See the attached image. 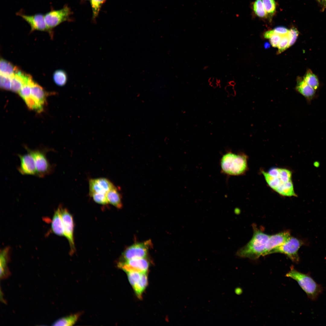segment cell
<instances>
[{
	"label": "cell",
	"mask_w": 326,
	"mask_h": 326,
	"mask_svg": "<svg viewBox=\"0 0 326 326\" xmlns=\"http://www.w3.org/2000/svg\"><path fill=\"white\" fill-rule=\"evenodd\" d=\"M268 186L281 195L296 197L292 181V173L289 169L273 168L267 171H261Z\"/></svg>",
	"instance_id": "obj_1"
},
{
	"label": "cell",
	"mask_w": 326,
	"mask_h": 326,
	"mask_svg": "<svg viewBox=\"0 0 326 326\" xmlns=\"http://www.w3.org/2000/svg\"><path fill=\"white\" fill-rule=\"evenodd\" d=\"M254 233L251 240L238 252L239 256L256 259L264 256L266 245L270 235L253 226Z\"/></svg>",
	"instance_id": "obj_2"
},
{
	"label": "cell",
	"mask_w": 326,
	"mask_h": 326,
	"mask_svg": "<svg viewBox=\"0 0 326 326\" xmlns=\"http://www.w3.org/2000/svg\"><path fill=\"white\" fill-rule=\"evenodd\" d=\"M222 171L229 175H239L244 174L248 169L247 157L242 154L229 152L224 155L220 160Z\"/></svg>",
	"instance_id": "obj_3"
},
{
	"label": "cell",
	"mask_w": 326,
	"mask_h": 326,
	"mask_svg": "<svg viewBox=\"0 0 326 326\" xmlns=\"http://www.w3.org/2000/svg\"><path fill=\"white\" fill-rule=\"evenodd\" d=\"M290 268L286 276L296 281L310 299L316 300L322 292L321 285L317 283L308 273L299 271L292 266Z\"/></svg>",
	"instance_id": "obj_4"
},
{
	"label": "cell",
	"mask_w": 326,
	"mask_h": 326,
	"mask_svg": "<svg viewBox=\"0 0 326 326\" xmlns=\"http://www.w3.org/2000/svg\"><path fill=\"white\" fill-rule=\"evenodd\" d=\"M27 151L33 156L37 171V176L43 178L53 173L55 166L51 164L47 157V149L31 150L26 148Z\"/></svg>",
	"instance_id": "obj_5"
},
{
	"label": "cell",
	"mask_w": 326,
	"mask_h": 326,
	"mask_svg": "<svg viewBox=\"0 0 326 326\" xmlns=\"http://www.w3.org/2000/svg\"><path fill=\"white\" fill-rule=\"evenodd\" d=\"M303 244L301 240L291 236L284 243L272 251L270 254L276 253L283 254L292 261L297 263L299 260L298 251Z\"/></svg>",
	"instance_id": "obj_6"
},
{
	"label": "cell",
	"mask_w": 326,
	"mask_h": 326,
	"mask_svg": "<svg viewBox=\"0 0 326 326\" xmlns=\"http://www.w3.org/2000/svg\"><path fill=\"white\" fill-rule=\"evenodd\" d=\"M72 12L68 5H65L59 10L51 9L45 15V20L47 27L51 32V30L62 23L70 21Z\"/></svg>",
	"instance_id": "obj_7"
},
{
	"label": "cell",
	"mask_w": 326,
	"mask_h": 326,
	"mask_svg": "<svg viewBox=\"0 0 326 326\" xmlns=\"http://www.w3.org/2000/svg\"><path fill=\"white\" fill-rule=\"evenodd\" d=\"M152 244L151 241L149 240L133 244L123 252L122 260L125 261L132 259L146 257Z\"/></svg>",
	"instance_id": "obj_8"
},
{
	"label": "cell",
	"mask_w": 326,
	"mask_h": 326,
	"mask_svg": "<svg viewBox=\"0 0 326 326\" xmlns=\"http://www.w3.org/2000/svg\"><path fill=\"white\" fill-rule=\"evenodd\" d=\"M62 219L64 236L68 239L70 247V254H73L75 248L73 238L74 222L72 215L66 208L59 206Z\"/></svg>",
	"instance_id": "obj_9"
},
{
	"label": "cell",
	"mask_w": 326,
	"mask_h": 326,
	"mask_svg": "<svg viewBox=\"0 0 326 326\" xmlns=\"http://www.w3.org/2000/svg\"><path fill=\"white\" fill-rule=\"evenodd\" d=\"M118 266L126 273L133 271L147 272L149 266V262L146 257L136 258L120 261Z\"/></svg>",
	"instance_id": "obj_10"
},
{
	"label": "cell",
	"mask_w": 326,
	"mask_h": 326,
	"mask_svg": "<svg viewBox=\"0 0 326 326\" xmlns=\"http://www.w3.org/2000/svg\"><path fill=\"white\" fill-rule=\"evenodd\" d=\"M16 14L21 17L29 24L31 28V31L39 30L50 32L46 24L44 15L38 13L32 15H28L21 11L17 12Z\"/></svg>",
	"instance_id": "obj_11"
},
{
	"label": "cell",
	"mask_w": 326,
	"mask_h": 326,
	"mask_svg": "<svg viewBox=\"0 0 326 326\" xmlns=\"http://www.w3.org/2000/svg\"><path fill=\"white\" fill-rule=\"evenodd\" d=\"M17 155L20 160V164L17 170L24 175L37 176V171L34 160L32 154L29 152L24 154H18Z\"/></svg>",
	"instance_id": "obj_12"
},
{
	"label": "cell",
	"mask_w": 326,
	"mask_h": 326,
	"mask_svg": "<svg viewBox=\"0 0 326 326\" xmlns=\"http://www.w3.org/2000/svg\"><path fill=\"white\" fill-rule=\"evenodd\" d=\"M115 186L108 179L104 178L92 179L89 181L90 195L94 193L106 194Z\"/></svg>",
	"instance_id": "obj_13"
},
{
	"label": "cell",
	"mask_w": 326,
	"mask_h": 326,
	"mask_svg": "<svg viewBox=\"0 0 326 326\" xmlns=\"http://www.w3.org/2000/svg\"><path fill=\"white\" fill-rule=\"evenodd\" d=\"M291 236L290 232L288 231L270 235L266 245L264 256L270 254L272 251L283 244Z\"/></svg>",
	"instance_id": "obj_14"
},
{
	"label": "cell",
	"mask_w": 326,
	"mask_h": 326,
	"mask_svg": "<svg viewBox=\"0 0 326 326\" xmlns=\"http://www.w3.org/2000/svg\"><path fill=\"white\" fill-rule=\"evenodd\" d=\"M31 96L35 101L41 110L46 102V94L43 89L32 79L30 82Z\"/></svg>",
	"instance_id": "obj_15"
},
{
	"label": "cell",
	"mask_w": 326,
	"mask_h": 326,
	"mask_svg": "<svg viewBox=\"0 0 326 326\" xmlns=\"http://www.w3.org/2000/svg\"><path fill=\"white\" fill-rule=\"evenodd\" d=\"M30 76L18 69L11 78V90L13 92H19L24 84L28 79Z\"/></svg>",
	"instance_id": "obj_16"
},
{
	"label": "cell",
	"mask_w": 326,
	"mask_h": 326,
	"mask_svg": "<svg viewBox=\"0 0 326 326\" xmlns=\"http://www.w3.org/2000/svg\"><path fill=\"white\" fill-rule=\"evenodd\" d=\"M51 229L55 234L60 236H64L63 224L59 206L53 214L51 223Z\"/></svg>",
	"instance_id": "obj_17"
},
{
	"label": "cell",
	"mask_w": 326,
	"mask_h": 326,
	"mask_svg": "<svg viewBox=\"0 0 326 326\" xmlns=\"http://www.w3.org/2000/svg\"><path fill=\"white\" fill-rule=\"evenodd\" d=\"M297 91L307 99L311 100L314 96L315 90L308 85L303 78L298 79L296 87Z\"/></svg>",
	"instance_id": "obj_18"
},
{
	"label": "cell",
	"mask_w": 326,
	"mask_h": 326,
	"mask_svg": "<svg viewBox=\"0 0 326 326\" xmlns=\"http://www.w3.org/2000/svg\"><path fill=\"white\" fill-rule=\"evenodd\" d=\"M9 251V248H6L3 249L0 252V278L2 279L7 277L10 274L9 270L7 267Z\"/></svg>",
	"instance_id": "obj_19"
},
{
	"label": "cell",
	"mask_w": 326,
	"mask_h": 326,
	"mask_svg": "<svg viewBox=\"0 0 326 326\" xmlns=\"http://www.w3.org/2000/svg\"><path fill=\"white\" fill-rule=\"evenodd\" d=\"M106 197L108 203L118 209L122 207L121 196L115 187L107 193Z\"/></svg>",
	"instance_id": "obj_20"
},
{
	"label": "cell",
	"mask_w": 326,
	"mask_h": 326,
	"mask_svg": "<svg viewBox=\"0 0 326 326\" xmlns=\"http://www.w3.org/2000/svg\"><path fill=\"white\" fill-rule=\"evenodd\" d=\"M0 75L11 78L18 69L8 61L1 59L0 60Z\"/></svg>",
	"instance_id": "obj_21"
},
{
	"label": "cell",
	"mask_w": 326,
	"mask_h": 326,
	"mask_svg": "<svg viewBox=\"0 0 326 326\" xmlns=\"http://www.w3.org/2000/svg\"><path fill=\"white\" fill-rule=\"evenodd\" d=\"M148 283L147 272H142L140 280L133 287L136 295L139 298H142V293L146 288Z\"/></svg>",
	"instance_id": "obj_22"
},
{
	"label": "cell",
	"mask_w": 326,
	"mask_h": 326,
	"mask_svg": "<svg viewBox=\"0 0 326 326\" xmlns=\"http://www.w3.org/2000/svg\"><path fill=\"white\" fill-rule=\"evenodd\" d=\"M81 314L80 313H78L62 318L55 321L53 323V325L72 326L76 323Z\"/></svg>",
	"instance_id": "obj_23"
},
{
	"label": "cell",
	"mask_w": 326,
	"mask_h": 326,
	"mask_svg": "<svg viewBox=\"0 0 326 326\" xmlns=\"http://www.w3.org/2000/svg\"><path fill=\"white\" fill-rule=\"evenodd\" d=\"M303 78L308 85L315 90L318 88L319 82L318 77L311 70H307Z\"/></svg>",
	"instance_id": "obj_24"
},
{
	"label": "cell",
	"mask_w": 326,
	"mask_h": 326,
	"mask_svg": "<svg viewBox=\"0 0 326 326\" xmlns=\"http://www.w3.org/2000/svg\"><path fill=\"white\" fill-rule=\"evenodd\" d=\"M53 79L56 85L60 86H63L66 84L67 81V73L63 70H57L53 74Z\"/></svg>",
	"instance_id": "obj_25"
},
{
	"label": "cell",
	"mask_w": 326,
	"mask_h": 326,
	"mask_svg": "<svg viewBox=\"0 0 326 326\" xmlns=\"http://www.w3.org/2000/svg\"><path fill=\"white\" fill-rule=\"evenodd\" d=\"M253 10L255 14L261 18H266L267 14L262 0H256L253 4Z\"/></svg>",
	"instance_id": "obj_26"
},
{
	"label": "cell",
	"mask_w": 326,
	"mask_h": 326,
	"mask_svg": "<svg viewBox=\"0 0 326 326\" xmlns=\"http://www.w3.org/2000/svg\"><path fill=\"white\" fill-rule=\"evenodd\" d=\"M267 17L270 19L272 17L276 11V3L274 0H262Z\"/></svg>",
	"instance_id": "obj_27"
},
{
	"label": "cell",
	"mask_w": 326,
	"mask_h": 326,
	"mask_svg": "<svg viewBox=\"0 0 326 326\" xmlns=\"http://www.w3.org/2000/svg\"><path fill=\"white\" fill-rule=\"evenodd\" d=\"M105 0H90L92 12V19L95 20L97 17L101 6Z\"/></svg>",
	"instance_id": "obj_28"
},
{
	"label": "cell",
	"mask_w": 326,
	"mask_h": 326,
	"mask_svg": "<svg viewBox=\"0 0 326 326\" xmlns=\"http://www.w3.org/2000/svg\"><path fill=\"white\" fill-rule=\"evenodd\" d=\"M289 42L288 34L282 36L281 39L277 46V54L281 53L289 47Z\"/></svg>",
	"instance_id": "obj_29"
},
{
	"label": "cell",
	"mask_w": 326,
	"mask_h": 326,
	"mask_svg": "<svg viewBox=\"0 0 326 326\" xmlns=\"http://www.w3.org/2000/svg\"><path fill=\"white\" fill-rule=\"evenodd\" d=\"M142 272L137 271H130L126 273L127 274L128 280L132 287L140 280Z\"/></svg>",
	"instance_id": "obj_30"
},
{
	"label": "cell",
	"mask_w": 326,
	"mask_h": 326,
	"mask_svg": "<svg viewBox=\"0 0 326 326\" xmlns=\"http://www.w3.org/2000/svg\"><path fill=\"white\" fill-rule=\"evenodd\" d=\"M94 200L96 203L105 205L108 203L107 200L106 194L103 193H94L90 195Z\"/></svg>",
	"instance_id": "obj_31"
},
{
	"label": "cell",
	"mask_w": 326,
	"mask_h": 326,
	"mask_svg": "<svg viewBox=\"0 0 326 326\" xmlns=\"http://www.w3.org/2000/svg\"><path fill=\"white\" fill-rule=\"evenodd\" d=\"M0 85L1 88L2 89L7 90H11V78L0 75Z\"/></svg>",
	"instance_id": "obj_32"
},
{
	"label": "cell",
	"mask_w": 326,
	"mask_h": 326,
	"mask_svg": "<svg viewBox=\"0 0 326 326\" xmlns=\"http://www.w3.org/2000/svg\"><path fill=\"white\" fill-rule=\"evenodd\" d=\"M299 32L297 29L294 27L289 30L288 35L289 37V46L292 45L296 42L299 35Z\"/></svg>",
	"instance_id": "obj_33"
},
{
	"label": "cell",
	"mask_w": 326,
	"mask_h": 326,
	"mask_svg": "<svg viewBox=\"0 0 326 326\" xmlns=\"http://www.w3.org/2000/svg\"><path fill=\"white\" fill-rule=\"evenodd\" d=\"M282 36L274 33L269 39L271 45L273 47H277L281 39Z\"/></svg>",
	"instance_id": "obj_34"
},
{
	"label": "cell",
	"mask_w": 326,
	"mask_h": 326,
	"mask_svg": "<svg viewBox=\"0 0 326 326\" xmlns=\"http://www.w3.org/2000/svg\"><path fill=\"white\" fill-rule=\"evenodd\" d=\"M275 33L283 35L287 34L289 30L286 27L283 26H279L275 27L273 29Z\"/></svg>",
	"instance_id": "obj_35"
},
{
	"label": "cell",
	"mask_w": 326,
	"mask_h": 326,
	"mask_svg": "<svg viewBox=\"0 0 326 326\" xmlns=\"http://www.w3.org/2000/svg\"><path fill=\"white\" fill-rule=\"evenodd\" d=\"M274 33L273 30H268L264 33V37L266 39H269Z\"/></svg>",
	"instance_id": "obj_36"
},
{
	"label": "cell",
	"mask_w": 326,
	"mask_h": 326,
	"mask_svg": "<svg viewBox=\"0 0 326 326\" xmlns=\"http://www.w3.org/2000/svg\"><path fill=\"white\" fill-rule=\"evenodd\" d=\"M270 46V44L268 42H265L264 44V47L265 49L269 48Z\"/></svg>",
	"instance_id": "obj_37"
},
{
	"label": "cell",
	"mask_w": 326,
	"mask_h": 326,
	"mask_svg": "<svg viewBox=\"0 0 326 326\" xmlns=\"http://www.w3.org/2000/svg\"><path fill=\"white\" fill-rule=\"evenodd\" d=\"M319 2L322 4H326L325 0H317Z\"/></svg>",
	"instance_id": "obj_38"
},
{
	"label": "cell",
	"mask_w": 326,
	"mask_h": 326,
	"mask_svg": "<svg viewBox=\"0 0 326 326\" xmlns=\"http://www.w3.org/2000/svg\"><path fill=\"white\" fill-rule=\"evenodd\" d=\"M325 1L326 4V0H325Z\"/></svg>",
	"instance_id": "obj_39"
}]
</instances>
